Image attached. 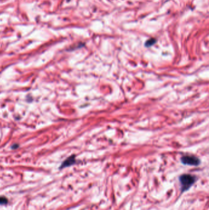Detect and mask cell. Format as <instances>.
<instances>
[{"label": "cell", "instance_id": "3", "mask_svg": "<svg viewBox=\"0 0 209 210\" xmlns=\"http://www.w3.org/2000/svg\"><path fill=\"white\" fill-rule=\"evenodd\" d=\"M76 163V158H75V156H71L69 158H68L67 159H66L61 164V166H60V169L66 168V167H68L72 165H74Z\"/></svg>", "mask_w": 209, "mask_h": 210}, {"label": "cell", "instance_id": "1", "mask_svg": "<svg viewBox=\"0 0 209 210\" xmlns=\"http://www.w3.org/2000/svg\"><path fill=\"white\" fill-rule=\"evenodd\" d=\"M197 178L190 174H183L179 177V181L181 185V192L183 193L187 191L196 181Z\"/></svg>", "mask_w": 209, "mask_h": 210}, {"label": "cell", "instance_id": "6", "mask_svg": "<svg viewBox=\"0 0 209 210\" xmlns=\"http://www.w3.org/2000/svg\"><path fill=\"white\" fill-rule=\"evenodd\" d=\"M17 148H18V145H17V144L14 145L13 146H12V148L13 149H17Z\"/></svg>", "mask_w": 209, "mask_h": 210}, {"label": "cell", "instance_id": "5", "mask_svg": "<svg viewBox=\"0 0 209 210\" xmlns=\"http://www.w3.org/2000/svg\"><path fill=\"white\" fill-rule=\"evenodd\" d=\"M8 202V200L5 197H0V205H6Z\"/></svg>", "mask_w": 209, "mask_h": 210}, {"label": "cell", "instance_id": "2", "mask_svg": "<svg viewBox=\"0 0 209 210\" xmlns=\"http://www.w3.org/2000/svg\"><path fill=\"white\" fill-rule=\"evenodd\" d=\"M181 162L186 165L198 166L200 163V159L194 156H184L181 158Z\"/></svg>", "mask_w": 209, "mask_h": 210}, {"label": "cell", "instance_id": "4", "mask_svg": "<svg viewBox=\"0 0 209 210\" xmlns=\"http://www.w3.org/2000/svg\"><path fill=\"white\" fill-rule=\"evenodd\" d=\"M157 42V40L155 39V38H151V39H149L148 40L146 43H145V46L149 48V47H150L152 46H153L154 44H155Z\"/></svg>", "mask_w": 209, "mask_h": 210}]
</instances>
